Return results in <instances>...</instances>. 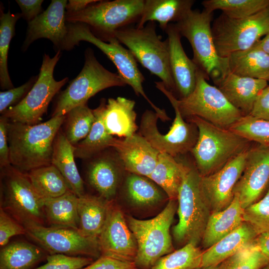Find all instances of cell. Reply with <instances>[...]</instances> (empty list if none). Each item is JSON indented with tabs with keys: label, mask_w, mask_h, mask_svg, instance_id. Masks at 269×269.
<instances>
[{
	"label": "cell",
	"mask_w": 269,
	"mask_h": 269,
	"mask_svg": "<svg viewBox=\"0 0 269 269\" xmlns=\"http://www.w3.org/2000/svg\"><path fill=\"white\" fill-rule=\"evenodd\" d=\"M65 118V115L54 117L34 125L9 120L10 164L24 173L51 164L54 139Z\"/></svg>",
	"instance_id": "6da1fadb"
},
{
	"label": "cell",
	"mask_w": 269,
	"mask_h": 269,
	"mask_svg": "<svg viewBox=\"0 0 269 269\" xmlns=\"http://www.w3.org/2000/svg\"><path fill=\"white\" fill-rule=\"evenodd\" d=\"M183 179L177 198L179 220L172 228L174 241L184 246L201 243L211 211L201 186V176L194 162L183 159Z\"/></svg>",
	"instance_id": "7a4b0ae2"
},
{
	"label": "cell",
	"mask_w": 269,
	"mask_h": 269,
	"mask_svg": "<svg viewBox=\"0 0 269 269\" xmlns=\"http://www.w3.org/2000/svg\"><path fill=\"white\" fill-rule=\"evenodd\" d=\"M187 119L194 123L198 130L197 142L190 152L202 176L218 171L251 147V141L229 129L196 116Z\"/></svg>",
	"instance_id": "3957f363"
},
{
	"label": "cell",
	"mask_w": 269,
	"mask_h": 269,
	"mask_svg": "<svg viewBox=\"0 0 269 269\" xmlns=\"http://www.w3.org/2000/svg\"><path fill=\"white\" fill-rule=\"evenodd\" d=\"M213 16V12L205 9H191L175 24L191 46L193 61L206 79H211L216 84L229 70L227 58L219 55L215 45L211 24Z\"/></svg>",
	"instance_id": "277c9868"
},
{
	"label": "cell",
	"mask_w": 269,
	"mask_h": 269,
	"mask_svg": "<svg viewBox=\"0 0 269 269\" xmlns=\"http://www.w3.org/2000/svg\"><path fill=\"white\" fill-rule=\"evenodd\" d=\"M68 34L63 50H70L81 41L91 43L100 49L114 64L119 75L127 85H130L135 94L146 100L159 118L166 121L170 120L164 110L157 107L148 98L144 91L142 83L144 77L138 68L136 60L128 49L125 48L116 39L105 42L97 37L89 27L81 23H67Z\"/></svg>",
	"instance_id": "5b68a950"
},
{
	"label": "cell",
	"mask_w": 269,
	"mask_h": 269,
	"mask_svg": "<svg viewBox=\"0 0 269 269\" xmlns=\"http://www.w3.org/2000/svg\"><path fill=\"white\" fill-rule=\"evenodd\" d=\"M115 38L126 46L143 67L159 78L166 89L176 90L171 72L168 40L162 41L156 32V23L147 22L143 27L129 26L116 32Z\"/></svg>",
	"instance_id": "8992f818"
},
{
	"label": "cell",
	"mask_w": 269,
	"mask_h": 269,
	"mask_svg": "<svg viewBox=\"0 0 269 269\" xmlns=\"http://www.w3.org/2000/svg\"><path fill=\"white\" fill-rule=\"evenodd\" d=\"M176 201L169 199L163 210L150 219L127 217L128 225L137 244L134 262L137 269H150L160 258L174 251L170 228L177 209Z\"/></svg>",
	"instance_id": "52a82bcc"
},
{
	"label": "cell",
	"mask_w": 269,
	"mask_h": 269,
	"mask_svg": "<svg viewBox=\"0 0 269 269\" xmlns=\"http://www.w3.org/2000/svg\"><path fill=\"white\" fill-rule=\"evenodd\" d=\"M145 0H98L79 12H66L67 23L87 25L101 40L116 38V31L139 20Z\"/></svg>",
	"instance_id": "ba28073f"
},
{
	"label": "cell",
	"mask_w": 269,
	"mask_h": 269,
	"mask_svg": "<svg viewBox=\"0 0 269 269\" xmlns=\"http://www.w3.org/2000/svg\"><path fill=\"white\" fill-rule=\"evenodd\" d=\"M155 87L168 98L175 114L169 131L161 134L157 127L158 115L146 110L143 113L139 125L138 134L143 137L159 152H165L176 157L190 152L195 145L198 136V130L193 123L185 121L177 104L173 93L167 90L163 83L155 82Z\"/></svg>",
	"instance_id": "9c48e42d"
},
{
	"label": "cell",
	"mask_w": 269,
	"mask_h": 269,
	"mask_svg": "<svg viewBox=\"0 0 269 269\" xmlns=\"http://www.w3.org/2000/svg\"><path fill=\"white\" fill-rule=\"evenodd\" d=\"M126 85L118 73L106 69L97 60L92 49L88 48L85 50L83 68L58 95L52 117L64 116L73 108L87 104L90 98L105 89Z\"/></svg>",
	"instance_id": "30bf717a"
},
{
	"label": "cell",
	"mask_w": 269,
	"mask_h": 269,
	"mask_svg": "<svg viewBox=\"0 0 269 269\" xmlns=\"http://www.w3.org/2000/svg\"><path fill=\"white\" fill-rule=\"evenodd\" d=\"M0 207L22 225H44V199L32 186L26 173L11 164L0 168Z\"/></svg>",
	"instance_id": "8fae6325"
},
{
	"label": "cell",
	"mask_w": 269,
	"mask_h": 269,
	"mask_svg": "<svg viewBox=\"0 0 269 269\" xmlns=\"http://www.w3.org/2000/svg\"><path fill=\"white\" fill-rule=\"evenodd\" d=\"M182 117H198L225 129L229 128L244 115L235 108L217 87L209 84L198 69L193 92L187 97L177 99Z\"/></svg>",
	"instance_id": "7c38bea8"
},
{
	"label": "cell",
	"mask_w": 269,
	"mask_h": 269,
	"mask_svg": "<svg viewBox=\"0 0 269 269\" xmlns=\"http://www.w3.org/2000/svg\"><path fill=\"white\" fill-rule=\"evenodd\" d=\"M212 32L217 51L222 58L248 49L269 32V6L244 18H232L222 13L213 22Z\"/></svg>",
	"instance_id": "4fadbf2b"
},
{
	"label": "cell",
	"mask_w": 269,
	"mask_h": 269,
	"mask_svg": "<svg viewBox=\"0 0 269 269\" xmlns=\"http://www.w3.org/2000/svg\"><path fill=\"white\" fill-rule=\"evenodd\" d=\"M61 51L53 57L44 54L38 79L26 97L17 105L1 114L9 120L29 125L40 123L47 112L50 102L67 82L68 78L60 81L54 78V68L59 61Z\"/></svg>",
	"instance_id": "5bb4252c"
},
{
	"label": "cell",
	"mask_w": 269,
	"mask_h": 269,
	"mask_svg": "<svg viewBox=\"0 0 269 269\" xmlns=\"http://www.w3.org/2000/svg\"><path fill=\"white\" fill-rule=\"evenodd\" d=\"M23 226L25 235L49 255L60 254L94 260L101 256L98 238L83 236L77 229L33 223Z\"/></svg>",
	"instance_id": "9a60e30c"
},
{
	"label": "cell",
	"mask_w": 269,
	"mask_h": 269,
	"mask_svg": "<svg viewBox=\"0 0 269 269\" xmlns=\"http://www.w3.org/2000/svg\"><path fill=\"white\" fill-rule=\"evenodd\" d=\"M98 238L101 256L134 262L137 242L123 211L114 200L110 202L106 220Z\"/></svg>",
	"instance_id": "2e32d148"
},
{
	"label": "cell",
	"mask_w": 269,
	"mask_h": 269,
	"mask_svg": "<svg viewBox=\"0 0 269 269\" xmlns=\"http://www.w3.org/2000/svg\"><path fill=\"white\" fill-rule=\"evenodd\" d=\"M269 186V147L259 144L250 147L243 173L234 194L244 209L256 202Z\"/></svg>",
	"instance_id": "e0dca14e"
},
{
	"label": "cell",
	"mask_w": 269,
	"mask_h": 269,
	"mask_svg": "<svg viewBox=\"0 0 269 269\" xmlns=\"http://www.w3.org/2000/svg\"><path fill=\"white\" fill-rule=\"evenodd\" d=\"M249 148L218 171L201 176L202 190L212 213L224 210L232 202L234 189L243 173Z\"/></svg>",
	"instance_id": "ac0fdd59"
},
{
	"label": "cell",
	"mask_w": 269,
	"mask_h": 269,
	"mask_svg": "<svg viewBox=\"0 0 269 269\" xmlns=\"http://www.w3.org/2000/svg\"><path fill=\"white\" fill-rule=\"evenodd\" d=\"M66 0H52L47 8L28 22L22 51H26L37 39L46 38L53 44L56 52L63 50L68 34L66 20Z\"/></svg>",
	"instance_id": "d6986e66"
},
{
	"label": "cell",
	"mask_w": 269,
	"mask_h": 269,
	"mask_svg": "<svg viewBox=\"0 0 269 269\" xmlns=\"http://www.w3.org/2000/svg\"><path fill=\"white\" fill-rule=\"evenodd\" d=\"M108 148L87 161L86 175L89 185L98 195L114 200L120 183L122 169H125L118 154Z\"/></svg>",
	"instance_id": "ffe728a7"
},
{
	"label": "cell",
	"mask_w": 269,
	"mask_h": 269,
	"mask_svg": "<svg viewBox=\"0 0 269 269\" xmlns=\"http://www.w3.org/2000/svg\"><path fill=\"white\" fill-rule=\"evenodd\" d=\"M110 147L116 152L125 170L146 177L153 171L159 153L138 134L123 138H114Z\"/></svg>",
	"instance_id": "44dd1931"
},
{
	"label": "cell",
	"mask_w": 269,
	"mask_h": 269,
	"mask_svg": "<svg viewBox=\"0 0 269 269\" xmlns=\"http://www.w3.org/2000/svg\"><path fill=\"white\" fill-rule=\"evenodd\" d=\"M167 35L169 59L171 74L176 90L181 98L189 96L194 90L198 67L186 54L181 42V35L175 23L168 25Z\"/></svg>",
	"instance_id": "7402d4cb"
},
{
	"label": "cell",
	"mask_w": 269,
	"mask_h": 269,
	"mask_svg": "<svg viewBox=\"0 0 269 269\" xmlns=\"http://www.w3.org/2000/svg\"><path fill=\"white\" fill-rule=\"evenodd\" d=\"M268 85L266 80L242 77L230 72L216 84L228 101L244 116L250 115L257 96Z\"/></svg>",
	"instance_id": "603a6c76"
},
{
	"label": "cell",
	"mask_w": 269,
	"mask_h": 269,
	"mask_svg": "<svg viewBox=\"0 0 269 269\" xmlns=\"http://www.w3.org/2000/svg\"><path fill=\"white\" fill-rule=\"evenodd\" d=\"M103 120L108 133L113 136L126 137L135 134L136 114L135 101L124 97L102 99Z\"/></svg>",
	"instance_id": "cb8c5ba5"
},
{
	"label": "cell",
	"mask_w": 269,
	"mask_h": 269,
	"mask_svg": "<svg viewBox=\"0 0 269 269\" xmlns=\"http://www.w3.org/2000/svg\"><path fill=\"white\" fill-rule=\"evenodd\" d=\"M258 234L244 222L237 229L203 252L200 267L217 266L248 246Z\"/></svg>",
	"instance_id": "d4e9b609"
},
{
	"label": "cell",
	"mask_w": 269,
	"mask_h": 269,
	"mask_svg": "<svg viewBox=\"0 0 269 269\" xmlns=\"http://www.w3.org/2000/svg\"><path fill=\"white\" fill-rule=\"evenodd\" d=\"M193 0H145L141 16L135 27H143L149 21L158 22L165 30L172 22H178L192 9Z\"/></svg>",
	"instance_id": "484cf974"
},
{
	"label": "cell",
	"mask_w": 269,
	"mask_h": 269,
	"mask_svg": "<svg viewBox=\"0 0 269 269\" xmlns=\"http://www.w3.org/2000/svg\"><path fill=\"white\" fill-rule=\"evenodd\" d=\"M244 209L234 195L230 205L222 211L211 213L201 241L207 249L237 229L243 222Z\"/></svg>",
	"instance_id": "4316f807"
},
{
	"label": "cell",
	"mask_w": 269,
	"mask_h": 269,
	"mask_svg": "<svg viewBox=\"0 0 269 269\" xmlns=\"http://www.w3.org/2000/svg\"><path fill=\"white\" fill-rule=\"evenodd\" d=\"M227 58L229 72L242 77L269 80V55L257 44Z\"/></svg>",
	"instance_id": "83f0119b"
},
{
	"label": "cell",
	"mask_w": 269,
	"mask_h": 269,
	"mask_svg": "<svg viewBox=\"0 0 269 269\" xmlns=\"http://www.w3.org/2000/svg\"><path fill=\"white\" fill-rule=\"evenodd\" d=\"M110 202L99 195L85 193L78 197V231L80 234L98 237L106 220Z\"/></svg>",
	"instance_id": "f1b7e54d"
},
{
	"label": "cell",
	"mask_w": 269,
	"mask_h": 269,
	"mask_svg": "<svg viewBox=\"0 0 269 269\" xmlns=\"http://www.w3.org/2000/svg\"><path fill=\"white\" fill-rule=\"evenodd\" d=\"M75 158L74 146L60 129L54 139L51 164L60 172L71 190L80 197L85 194L84 182L77 167Z\"/></svg>",
	"instance_id": "f546056e"
},
{
	"label": "cell",
	"mask_w": 269,
	"mask_h": 269,
	"mask_svg": "<svg viewBox=\"0 0 269 269\" xmlns=\"http://www.w3.org/2000/svg\"><path fill=\"white\" fill-rule=\"evenodd\" d=\"M49 254L35 244L25 241L9 243L0 251V269H33Z\"/></svg>",
	"instance_id": "4dcf8cb0"
},
{
	"label": "cell",
	"mask_w": 269,
	"mask_h": 269,
	"mask_svg": "<svg viewBox=\"0 0 269 269\" xmlns=\"http://www.w3.org/2000/svg\"><path fill=\"white\" fill-rule=\"evenodd\" d=\"M184 173L183 159L159 152L156 165L148 178L162 189L169 199L177 200Z\"/></svg>",
	"instance_id": "1f68e13d"
},
{
	"label": "cell",
	"mask_w": 269,
	"mask_h": 269,
	"mask_svg": "<svg viewBox=\"0 0 269 269\" xmlns=\"http://www.w3.org/2000/svg\"><path fill=\"white\" fill-rule=\"evenodd\" d=\"M78 198L72 190H69L60 196L44 199L45 222L49 226L78 230Z\"/></svg>",
	"instance_id": "d6a6232c"
},
{
	"label": "cell",
	"mask_w": 269,
	"mask_h": 269,
	"mask_svg": "<svg viewBox=\"0 0 269 269\" xmlns=\"http://www.w3.org/2000/svg\"><path fill=\"white\" fill-rule=\"evenodd\" d=\"M95 121L87 136L74 145L75 158L86 160L110 147L114 139L106 131L103 120V110L101 103L93 109Z\"/></svg>",
	"instance_id": "836d02e7"
},
{
	"label": "cell",
	"mask_w": 269,
	"mask_h": 269,
	"mask_svg": "<svg viewBox=\"0 0 269 269\" xmlns=\"http://www.w3.org/2000/svg\"><path fill=\"white\" fill-rule=\"evenodd\" d=\"M26 173L32 186L43 199L57 197L71 190L62 174L52 164Z\"/></svg>",
	"instance_id": "e575fe53"
},
{
	"label": "cell",
	"mask_w": 269,
	"mask_h": 269,
	"mask_svg": "<svg viewBox=\"0 0 269 269\" xmlns=\"http://www.w3.org/2000/svg\"><path fill=\"white\" fill-rule=\"evenodd\" d=\"M93 110L87 104L75 107L66 115L61 129L68 141L75 145L90 132L95 121Z\"/></svg>",
	"instance_id": "d590c367"
},
{
	"label": "cell",
	"mask_w": 269,
	"mask_h": 269,
	"mask_svg": "<svg viewBox=\"0 0 269 269\" xmlns=\"http://www.w3.org/2000/svg\"><path fill=\"white\" fill-rule=\"evenodd\" d=\"M21 17V13H12L9 10L4 13L0 6V86L2 90L14 88L8 71L7 56L10 41L15 35L16 23Z\"/></svg>",
	"instance_id": "8d00e7d4"
},
{
	"label": "cell",
	"mask_w": 269,
	"mask_h": 269,
	"mask_svg": "<svg viewBox=\"0 0 269 269\" xmlns=\"http://www.w3.org/2000/svg\"><path fill=\"white\" fill-rule=\"evenodd\" d=\"M157 185L148 177L131 173L125 183L129 199L137 206L152 205L162 200L164 191Z\"/></svg>",
	"instance_id": "74e56055"
},
{
	"label": "cell",
	"mask_w": 269,
	"mask_h": 269,
	"mask_svg": "<svg viewBox=\"0 0 269 269\" xmlns=\"http://www.w3.org/2000/svg\"><path fill=\"white\" fill-rule=\"evenodd\" d=\"M205 10L213 12L219 9L227 16L244 18L254 15L269 6V0H205Z\"/></svg>",
	"instance_id": "f35d334b"
},
{
	"label": "cell",
	"mask_w": 269,
	"mask_h": 269,
	"mask_svg": "<svg viewBox=\"0 0 269 269\" xmlns=\"http://www.w3.org/2000/svg\"><path fill=\"white\" fill-rule=\"evenodd\" d=\"M203 252L190 243L160 258L150 269H194L200 268Z\"/></svg>",
	"instance_id": "ab89813d"
},
{
	"label": "cell",
	"mask_w": 269,
	"mask_h": 269,
	"mask_svg": "<svg viewBox=\"0 0 269 269\" xmlns=\"http://www.w3.org/2000/svg\"><path fill=\"white\" fill-rule=\"evenodd\" d=\"M229 129L251 142L269 147V121L243 116Z\"/></svg>",
	"instance_id": "60d3db41"
},
{
	"label": "cell",
	"mask_w": 269,
	"mask_h": 269,
	"mask_svg": "<svg viewBox=\"0 0 269 269\" xmlns=\"http://www.w3.org/2000/svg\"><path fill=\"white\" fill-rule=\"evenodd\" d=\"M269 260L250 245L219 265L218 269H262Z\"/></svg>",
	"instance_id": "b9f144b4"
},
{
	"label": "cell",
	"mask_w": 269,
	"mask_h": 269,
	"mask_svg": "<svg viewBox=\"0 0 269 269\" xmlns=\"http://www.w3.org/2000/svg\"><path fill=\"white\" fill-rule=\"evenodd\" d=\"M243 220L250 224L258 235L269 233V186L261 199L244 209Z\"/></svg>",
	"instance_id": "7bdbcfd3"
},
{
	"label": "cell",
	"mask_w": 269,
	"mask_h": 269,
	"mask_svg": "<svg viewBox=\"0 0 269 269\" xmlns=\"http://www.w3.org/2000/svg\"><path fill=\"white\" fill-rule=\"evenodd\" d=\"M44 265L33 269H81L95 260L85 257H74L64 254L48 255Z\"/></svg>",
	"instance_id": "ee69618b"
},
{
	"label": "cell",
	"mask_w": 269,
	"mask_h": 269,
	"mask_svg": "<svg viewBox=\"0 0 269 269\" xmlns=\"http://www.w3.org/2000/svg\"><path fill=\"white\" fill-rule=\"evenodd\" d=\"M38 79V76L31 77L23 85L0 92V113L19 103L27 95Z\"/></svg>",
	"instance_id": "f6af8a7d"
},
{
	"label": "cell",
	"mask_w": 269,
	"mask_h": 269,
	"mask_svg": "<svg viewBox=\"0 0 269 269\" xmlns=\"http://www.w3.org/2000/svg\"><path fill=\"white\" fill-rule=\"evenodd\" d=\"M25 227L17 220L0 208V246L8 244L10 239L15 236L25 235Z\"/></svg>",
	"instance_id": "bcb514c9"
},
{
	"label": "cell",
	"mask_w": 269,
	"mask_h": 269,
	"mask_svg": "<svg viewBox=\"0 0 269 269\" xmlns=\"http://www.w3.org/2000/svg\"><path fill=\"white\" fill-rule=\"evenodd\" d=\"M81 269H137L134 262L120 261L101 256L91 264Z\"/></svg>",
	"instance_id": "7dc6e473"
},
{
	"label": "cell",
	"mask_w": 269,
	"mask_h": 269,
	"mask_svg": "<svg viewBox=\"0 0 269 269\" xmlns=\"http://www.w3.org/2000/svg\"><path fill=\"white\" fill-rule=\"evenodd\" d=\"M249 115L269 121V85L263 89L257 96Z\"/></svg>",
	"instance_id": "c3c4849f"
},
{
	"label": "cell",
	"mask_w": 269,
	"mask_h": 269,
	"mask_svg": "<svg viewBox=\"0 0 269 269\" xmlns=\"http://www.w3.org/2000/svg\"><path fill=\"white\" fill-rule=\"evenodd\" d=\"M8 121L7 118L2 116L0 117V168L10 164L7 136Z\"/></svg>",
	"instance_id": "681fc988"
},
{
	"label": "cell",
	"mask_w": 269,
	"mask_h": 269,
	"mask_svg": "<svg viewBox=\"0 0 269 269\" xmlns=\"http://www.w3.org/2000/svg\"><path fill=\"white\" fill-rule=\"evenodd\" d=\"M21 11L22 17L28 22L32 21L43 11V0H16Z\"/></svg>",
	"instance_id": "f907efd6"
},
{
	"label": "cell",
	"mask_w": 269,
	"mask_h": 269,
	"mask_svg": "<svg viewBox=\"0 0 269 269\" xmlns=\"http://www.w3.org/2000/svg\"><path fill=\"white\" fill-rule=\"evenodd\" d=\"M250 246L259 250L269 260V233L258 235Z\"/></svg>",
	"instance_id": "816d5d0a"
},
{
	"label": "cell",
	"mask_w": 269,
	"mask_h": 269,
	"mask_svg": "<svg viewBox=\"0 0 269 269\" xmlns=\"http://www.w3.org/2000/svg\"><path fill=\"white\" fill-rule=\"evenodd\" d=\"M99 0H70L66 6V11L68 13L76 12L81 11L89 5L96 2Z\"/></svg>",
	"instance_id": "f5cc1de1"
},
{
	"label": "cell",
	"mask_w": 269,
	"mask_h": 269,
	"mask_svg": "<svg viewBox=\"0 0 269 269\" xmlns=\"http://www.w3.org/2000/svg\"><path fill=\"white\" fill-rule=\"evenodd\" d=\"M257 44L269 55V32L260 40Z\"/></svg>",
	"instance_id": "db71d44e"
},
{
	"label": "cell",
	"mask_w": 269,
	"mask_h": 269,
	"mask_svg": "<svg viewBox=\"0 0 269 269\" xmlns=\"http://www.w3.org/2000/svg\"><path fill=\"white\" fill-rule=\"evenodd\" d=\"M218 267H219V265L212 266H209L207 267H200V268H196L194 269H218Z\"/></svg>",
	"instance_id": "11a10c76"
},
{
	"label": "cell",
	"mask_w": 269,
	"mask_h": 269,
	"mask_svg": "<svg viewBox=\"0 0 269 269\" xmlns=\"http://www.w3.org/2000/svg\"><path fill=\"white\" fill-rule=\"evenodd\" d=\"M262 269H269V263L267 264L266 266H265Z\"/></svg>",
	"instance_id": "9f6ffc18"
},
{
	"label": "cell",
	"mask_w": 269,
	"mask_h": 269,
	"mask_svg": "<svg viewBox=\"0 0 269 269\" xmlns=\"http://www.w3.org/2000/svg\"><path fill=\"white\" fill-rule=\"evenodd\" d=\"M268 82H269V80Z\"/></svg>",
	"instance_id": "6f0895ef"
}]
</instances>
